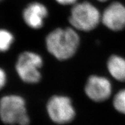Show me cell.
<instances>
[{
	"instance_id": "6da1fadb",
	"label": "cell",
	"mask_w": 125,
	"mask_h": 125,
	"mask_svg": "<svg viewBox=\"0 0 125 125\" xmlns=\"http://www.w3.org/2000/svg\"><path fill=\"white\" fill-rule=\"evenodd\" d=\"M80 43L79 36L74 28H58L47 35L46 45L52 55L59 60H68L74 56Z\"/></svg>"
},
{
	"instance_id": "7a4b0ae2",
	"label": "cell",
	"mask_w": 125,
	"mask_h": 125,
	"mask_svg": "<svg viewBox=\"0 0 125 125\" xmlns=\"http://www.w3.org/2000/svg\"><path fill=\"white\" fill-rule=\"evenodd\" d=\"M0 118L5 124L29 125L30 119L24 98L14 94L3 97L0 100Z\"/></svg>"
},
{
	"instance_id": "3957f363",
	"label": "cell",
	"mask_w": 125,
	"mask_h": 125,
	"mask_svg": "<svg viewBox=\"0 0 125 125\" xmlns=\"http://www.w3.org/2000/svg\"><path fill=\"white\" fill-rule=\"evenodd\" d=\"M101 17L97 8L88 2L76 3L71 10L69 21L74 29L89 31L99 24Z\"/></svg>"
},
{
	"instance_id": "277c9868",
	"label": "cell",
	"mask_w": 125,
	"mask_h": 125,
	"mask_svg": "<svg viewBox=\"0 0 125 125\" xmlns=\"http://www.w3.org/2000/svg\"><path fill=\"white\" fill-rule=\"evenodd\" d=\"M43 60L40 54L26 51L21 53L16 63V70L19 76L27 83H37L41 79L40 69Z\"/></svg>"
},
{
	"instance_id": "5b68a950",
	"label": "cell",
	"mask_w": 125,
	"mask_h": 125,
	"mask_svg": "<svg viewBox=\"0 0 125 125\" xmlns=\"http://www.w3.org/2000/svg\"><path fill=\"white\" fill-rule=\"evenodd\" d=\"M46 109L50 119L56 124L70 123L75 116V111L71 99L65 96L51 97L47 103Z\"/></svg>"
},
{
	"instance_id": "8992f818",
	"label": "cell",
	"mask_w": 125,
	"mask_h": 125,
	"mask_svg": "<svg viewBox=\"0 0 125 125\" xmlns=\"http://www.w3.org/2000/svg\"><path fill=\"white\" fill-rule=\"evenodd\" d=\"M85 92L91 100L97 103L103 102L108 99L111 94V83L104 76L91 75L85 85Z\"/></svg>"
},
{
	"instance_id": "52a82bcc",
	"label": "cell",
	"mask_w": 125,
	"mask_h": 125,
	"mask_svg": "<svg viewBox=\"0 0 125 125\" xmlns=\"http://www.w3.org/2000/svg\"><path fill=\"white\" fill-rule=\"evenodd\" d=\"M103 23L112 31L125 28V7L119 2H113L105 9L101 16Z\"/></svg>"
},
{
	"instance_id": "ba28073f",
	"label": "cell",
	"mask_w": 125,
	"mask_h": 125,
	"mask_svg": "<svg viewBox=\"0 0 125 125\" xmlns=\"http://www.w3.org/2000/svg\"><path fill=\"white\" fill-rule=\"evenodd\" d=\"M48 14V9L45 5L35 2L31 3L24 9L23 18L29 27L33 29H39L43 26Z\"/></svg>"
},
{
	"instance_id": "9c48e42d",
	"label": "cell",
	"mask_w": 125,
	"mask_h": 125,
	"mask_svg": "<svg viewBox=\"0 0 125 125\" xmlns=\"http://www.w3.org/2000/svg\"><path fill=\"white\" fill-rule=\"evenodd\" d=\"M107 68L112 77L119 82H125V59L112 55L107 62Z\"/></svg>"
},
{
	"instance_id": "30bf717a",
	"label": "cell",
	"mask_w": 125,
	"mask_h": 125,
	"mask_svg": "<svg viewBox=\"0 0 125 125\" xmlns=\"http://www.w3.org/2000/svg\"><path fill=\"white\" fill-rule=\"evenodd\" d=\"M14 37L11 32L4 29H0V52L8 51L13 42Z\"/></svg>"
},
{
	"instance_id": "8fae6325",
	"label": "cell",
	"mask_w": 125,
	"mask_h": 125,
	"mask_svg": "<svg viewBox=\"0 0 125 125\" xmlns=\"http://www.w3.org/2000/svg\"><path fill=\"white\" fill-rule=\"evenodd\" d=\"M113 105L117 111L125 115V89L118 92L114 98Z\"/></svg>"
},
{
	"instance_id": "7c38bea8",
	"label": "cell",
	"mask_w": 125,
	"mask_h": 125,
	"mask_svg": "<svg viewBox=\"0 0 125 125\" xmlns=\"http://www.w3.org/2000/svg\"><path fill=\"white\" fill-rule=\"evenodd\" d=\"M7 81V76L5 71L0 68V90L4 86Z\"/></svg>"
},
{
	"instance_id": "4fadbf2b",
	"label": "cell",
	"mask_w": 125,
	"mask_h": 125,
	"mask_svg": "<svg viewBox=\"0 0 125 125\" xmlns=\"http://www.w3.org/2000/svg\"><path fill=\"white\" fill-rule=\"evenodd\" d=\"M59 4L63 5H69L75 4L77 0H56Z\"/></svg>"
},
{
	"instance_id": "5bb4252c",
	"label": "cell",
	"mask_w": 125,
	"mask_h": 125,
	"mask_svg": "<svg viewBox=\"0 0 125 125\" xmlns=\"http://www.w3.org/2000/svg\"><path fill=\"white\" fill-rule=\"evenodd\" d=\"M98 1H100V2H105V1H108V0H98Z\"/></svg>"
},
{
	"instance_id": "9a60e30c",
	"label": "cell",
	"mask_w": 125,
	"mask_h": 125,
	"mask_svg": "<svg viewBox=\"0 0 125 125\" xmlns=\"http://www.w3.org/2000/svg\"><path fill=\"white\" fill-rule=\"evenodd\" d=\"M0 1H1V0H0Z\"/></svg>"
}]
</instances>
